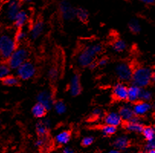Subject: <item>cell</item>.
Returning a JSON list of instances; mask_svg holds the SVG:
<instances>
[{"label":"cell","mask_w":155,"mask_h":153,"mask_svg":"<svg viewBox=\"0 0 155 153\" xmlns=\"http://www.w3.org/2000/svg\"><path fill=\"white\" fill-rule=\"evenodd\" d=\"M142 135L144 137V139L147 141L151 140L152 139L155 137V130L154 128L150 127V126H146L144 127V129L142 131Z\"/></svg>","instance_id":"24"},{"label":"cell","mask_w":155,"mask_h":153,"mask_svg":"<svg viewBox=\"0 0 155 153\" xmlns=\"http://www.w3.org/2000/svg\"><path fill=\"white\" fill-rule=\"evenodd\" d=\"M125 129L128 132H136V133H141L144 129V126H143L139 117L134 116L129 122L126 123L125 124Z\"/></svg>","instance_id":"10"},{"label":"cell","mask_w":155,"mask_h":153,"mask_svg":"<svg viewBox=\"0 0 155 153\" xmlns=\"http://www.w3.org/2000/svg\"><path fill=\"white\" fill-rule=\"evenodd\" d=\"M108 61H109V59H107L106 57H102V58H101V59L98 61L97 64L99 67H104V66H106V64H108Z\"/></svg>","instance_id":"37"},{"label":"cell","mask_w":155,"mask_h":153,"mask_svg":"<svg viewBox=\"0 0 155 153\" xmlns=\"http://www.w3.org/2000/svg\"><path fill=\"white\" fill-rule=\"evenodd\" d=\"M44 31V23L42 21L36 22L31 29L30 35L33 40H35L41 35Z\"/></svg>","instance_id":"18"},{"label":"cell","mask_w":155,"mask_h":153,"mask_svg":"<svg viewBox=\"0 0 155 153\" xmlns=\"http://www.w3.org/2000/svg\"><path fill=\"white\" fill-rule=\"evenodd\" d=\"M93 142H94V138L93 136H86L82 140V145L83 146H90L93 143Z\"/></svg>","instance_id":"35"},{"label":"cell","mask_w":155,"mask_h":153,"mask_svg":"<svg viewBox=\"0 0 155 153\" xmlns=\"http://www.w3.org/2000/svg\"><path fill=\"white\" fill-rule=\"evenodd\" d=\"M33 0H18L19 2H23V3H28V2H31Z\"/></svg>","instance_id":"43"},{"label":"cell","mask_w":155,"mask_h":153,"mask_svg":"<svg viewBox=\"0 0 155 153\" xmlns=\"http://www.w3.org/2000/svg\"><path fill=\"white\" fill-rule=\"evenodd\" d=\"M43 122H44V123H45V126H46L47 127L50 129V128H51V120H50L49 119H45V120H43Z\"/></svg>","instance_id":"40"},{"label":"cell","mask_w":155,"mask_h":153,"mask_svg":"<svg viewBox=\"0 0 155 153\" xmlns=\"http://www.w3.org/2000/svg\"><path fill=\"white\" fill-rule=\"evenodd\" d=\"M140 153H148V152H147V151H141V152H140Z\"/></svg>","instance_id":"48"},{"label":"cell","mask_w":155,"mask_h":153,"mask_svg":"<svg viewBox=\"0 0 155 153\" xmlns=\"http://www.w3.org/2000/svg\"><path fill=\"white\" fill-rule=\"evenodd\" d=\"M154 130H155V128H154Z\"/></svg>","instance_id":"49"},{"label":"cell","mask_w":155,"mask_h":153,"mask_svg":"<svg viewBox=\"0 0 155 153\" xmlns=\"http://www.w3.org/2000/svg\"><path fill=\"white\" fill-rule=\"evenodd\" d=\"M16 73L18 78L27 80L31 79L35 75L36 67L33 63L27 61L16 70Z\"/></svg>","instance_id":"5"},{"label":"cell","mask_w":155,"mask_h":153,"mask_svg":"<svg viewBox=\"0 0 155 153\" xmlns=\"http://www.w3.org/2000/svg\"><path fill=\"white\" fill-rule=\"evenodd\" d=\"M128 29L134 34H138L141 30V25L137 19H131L128 22Z\"/></svg>","instance_id":"23"},{"label":"cell","mask_w":155,"mask_h":153,"mask_svg":"<svg viewBox=\"0 0 155 153\" xmlns=\"http://www.w3.org/2000/svg\"><path fill=\"white\" fill-rule=\"evenodd\" d=\"M54 107L56 113L59 115L64 114L67 111V106L62 100H58L56 103H54Z\"/></svg>","instance_id":"30"},{"label":"cell","mask_w":155,"mask_h":153,"mask_svg":"<svg viewBox=\"0 0 155 153\" xmlns=\"http://www.w3.org/2000/svg\"><path fill=\"white\" fill-rule=\"evenodd\" d=\"M48 130H49V129L45 126L43 120L39 121L36 124V132H37L38 135L40 137H45L47 136V134L48 133Z\"/></svg>","instance_id":"22"},{"label":"cell","mask_w":155,"mask_h":153,"mask_svg":"<svg viewBox=\"0 0 155 153\" xmlns=\"http://www.w3.org/2000/svg\"><path fill=\"white\" fill-rule=\"evenodd\" d=\"M92 116L96 119H101L104 117V113L101 109L96 108L92 112Z\"/></svg>","instance_id":"34"},{"label":"cell","mask_w":155,"mask_h":153,"mask_svg":"<svg viewBox=\"0 0 155 153\" xmlns=\"http://www.w3.org/2000/svg\"><path fill=\"white\" fill-rule=\"evenodd\" d=\"M97 66H98L97 62H96V61H94V62L92 63V64H90V67H90V69H95L96 67H97Z\"/></svg>","instance_id":"42"},{"label":"cell","mask_w":155,"mask_h":153,"mask_svg":"<svg viewBox=\"0 0 155 153\" xmlns=\"http://www.w3.org/2000/svg\"><path fill=\"white\" fill-rule=\"evenodd\" d=\"M82 87L80 83V76L78 73H75L72 76L70 83V93L73 97H77L81 93Z\"/></svg>","instance_id":"13"},{"label":"cell","mask_w":155,"mask_h":153,"mask_svg":"<svg viewBox=\"0 0 155 153\" xmlns=\"http://www.w3.org/2000/svg\"><path fill=\"white\" fill-rule=\"evenodd\" d=\"M129 139L126 136H121L117 137L113 142L115 148L118 150H124L129 145Z\"/></svg>","instance_id":"19"},{"label":"cell","mask_w":155,"mask_h":153,"mask_svg":"<svg viewBox=\"0 0 155 153\" xmlns=\"http://www.w3.org/2000/svg\"><path fill=\"white\" fill-rule=\"evenodd\" d=\"M26 36H27V34L25 31L21 30V29H19L18 32H16L15 35V40L16 43H20L22 41H24L26 38Z\"/></svg>","instance_id":"32"},{"label":"cell","mask_w":155,"mask_h":153,"mask_svg":"<svg viewBox=\"0 0 155 153\" xmlns=\"http://www.w3.org/2000/svg\"><path fill=\"white\" fill-rule=\"evenodd\" d=\"M71 139V133L69 131H62L58 133L55 137V141L59 145H65L67 144Z\"/></svg>","instance_id":"20"},{"label":"cell","mask_w":155,"mask_h":153,"mask_svg":"<svg viewBox=\"0 0 155 153\" xmlns=\"http://www.w3.org/2000/svg\"><path fill=\"white\" fill-rule=\"evenodd\" d=\"M28 57V51L26 48H17L8 59V65L11 70H17L21 65L27 61Z\"/></svg>","instance_id":"4"},{"label":"cell","mask_w":155,"mask_h":153,"mask_svg":"<svg viewBox=\"0 0 155 153\" xmlns=\"http://www.w3.org/2000/svg\"><path fill=\"white\" fill-rule=\"evenodd\" d=\"M145 149L147 151L155 149V137L152 139L151 140L147 141V144L145 145Z\"/></svg>","instance_id":"36"},{"label":"cell","mask_w":155,"mask_h":153,"mask_svg":"<svg viewBox=\"0 0 155 153\" xmlns=\"http://www.w3.org/2000/svg\"><path fill=\"white\" fill-rule=\"evenodd\" d=\"M102 51V46L99 44H94L86 47L77 57V62L80 67H90L95 61V57Z\"/></svg>","instance_id":"1"},{"label":"cell","mask_w":155,"mask_h":153,"mask_svg":"<svg viewBox=\"0 0 155 153\" xmlns=\"http://www.w3.org/2000/svg\"><path fill=\"white\" fill-rule=\"evenodd\" d=\"M109 153H121V152H120L119 150H118V149H116V148H115V149L111 150V151H109Z\"/></svg>","instance_id":"44"},{"label":"cell","mask_w":155,"mask_h":153,"mask_svg":"<svg viewBox=\"0 0 155 153\" xmlns=\"http://www.w3.org/2000/svg\"><path fill=\"white\" fill-rule=\"evenodd\" d=\"M152 94L151 91L148 90H141V96H140V100L144 101V102H148L152 99Z\"/></svg>","instance_id":"31"},{"label":"cell","mask_w":155,"mask_h":153,"mask_svg":"<svg viewBox=\"0 0 155 153\" xmlns=\"http://www.w3.org/2000/svg\"><path fill=\"white\" fill-rule=\"evenodd\" d=\"M77 18L82 22H87L89 19V13L83 8H77Z\"/></svg>","instance_id":"27"},{"label":"cell","mask_w":155,"mask_h":153,"mask_svg":"<svg viewBox=\"0 0 155 153\" xmlns=\"http://www.w3.org/2000/svg\"><path fill=\"white\" fill-rule=\"evenodd\" d=\"M28 19V15L27 12H25V10H21L14 20L15 26L17 29H21V28L25 25Z\"/></svg>","instance_id":"17"},{"label":"cell","mask_w":155,"mask_h":153,"mask_svg":"<svg viewBox=\"0 0 155 153\" xmlns=\"http://www.w3.org/2000/svg\"><path fill=\"white\" fill-rule=\"evenodd\" d=\"M46 108L41 104H38V103H37L34 106L31 110L32 114L36 118H42V117H44L46 114Z\"/></svg>","instance_id":"21"},{"label":"cell","mask_w":155,"mask_h":153,"mask_svg":"<svg viewBox=\"0 0 155 153\" xmlns=\"http://www.w3.org/2000/svg\"><path fill=\"white\" fill-rule=\"evenodd\" d=\"M118 113H119L120 117H122V120L127 122V123L129 122L135 116L134 111H133V107H131L130 105L122 106L120 108Z\"/></svg>","instance_id":"15"},{"label":"cell","mask_w":155,"mask_h":153,"mask_svg":"<svg viewBox=\"0 0 155 153\" xmlns=\"http://www.w3.org/2000/svg\"><path fill=\"white\" fill-rule=\"evenodd\" d=\"M148 153H155V149H153V150H150V151H147Z\"/></svg>","instance_id":"46"},{"label":"cell","mask_w":155,"mask_h":153,"mask_svg":"<svg viewBox=\"0 0 155 153\" xmlns=\"http://www.w3.org/2000/svg\"><path fill=\"white\" fill-rule=\"evenodd\" d=\"M152 72L147 67H138L133 72L131 82L132 85L140 88H144L148 86L151 82Z\"/></svg>","instance_id":"2"},{"label":"cell","mask_w":155,"mask_h":153,"mask_svg":"<svg viewBox=\"0 0 155 153\" xmlns=\"http://www.w3.org/2000/svg\"><path fill=\"white\" fill-rule=\"evenodd\" d=\"M122 121L123 120H122V117H120L119 113H116V112H111L104 117L105 123L106 125H109V126L117 127L122 124Z\"/></svg>","instance_id":"14"},{"label":"cell","mask_w":155,"mask_h":153,"mask_svg":"<svg viewBox=\"0 0 155 153\" xmlns=\"http://www.w3.org/2000/svg\"><path fill=\"white\" fill-rule=\"evenodd\" d=\"M45 144V137H40L39 139H38L35 142V145L37 147H41L43 146Z\"/></svg>","instance_id":"38"},{"label":"cell","mask_w":155,"mask_h":153,"mask_svg":"<svg viewBox=\"0 0 155 153\" xmlns=\"http://www.w3.org/2000/svg\"><path fill=\"white\" fill-rule=\"evenodd\" d=\"M132 67L126 62H120L115 67V73L118 78L123 82L131 80L133 75Z\"/></svg>","instance_id":"6"},{"label":"cell","mask_w":155,"mask_h":153,"mask_svg":"<svg viewBox=\"0 0 155 153\" xmlns=\"http://www.w3.org/2000/svg\"><path fill=\"white\" fill-rule=\"evenodd\" d=\"M116 127L112 126H109V125H105L101 129V132H102V135L105 136H110L114 135L116 132Z\"/></svg>","instance_id":"28"},{"label":"cell","mask_w":155,"mask_h":153,"mask_svg":"<svg viewBox=\"0 0 155 153\" xmlns=\"http://www.w3.org/2000/svg\"><path fill=\"white\" fill-rule=\"evenodd\" d=\"M152 107H153V110H155V100L153 101V106H152Z\"/></svg>","instance_id":"47"},{"label":"cell","mask_w":155,"mask_h":153,"mask_svg":"<svg viewBox=\"0 0 155 153\" xmlns=\"http://www.w3.org/2000/svg\"><path fill=\"white\" fill-rule=\"evenodd\" d=\"M59 12L62 19L66 21H71L77 17V8L67 0H62L59 3Z\"/></svg>","instance_id":"7"},{"label":"cell","mask_w":155,"mask_h":153,"mask_svg":"<svg viewBox=\"0 0 155 153\" xmlns=\"http://www.w3.org/2000/svg\"><path fill=\"white\" fill-rule=\"evenodd\" d=\"M20 11V2L16 0H12L8 2L7 6V17L9 20L14 22L15 19Z\"/></svg>","instance_id":"12"},{"label":"cell","mask_w":155,"mask_h":153,"mask_svg":"<svg viewBox=\"0 0 155 153\" xmlns=\"http://www.w3.org/2000/svg\"><path fill=\"white\" fill-rule=\"evenodd\" d=\"M127 48V44L122 39H118L112 45V49L116 52H122Z\"/></svg>","instance_id":"26"},{"label":"cell","mask_w":155,"mask_h":153,"mask_svg":"<svg viewBox=\"0 0 155 153\" xmlns=\"http://www.w3.org/2000/svg\"><path fill=\"white\" fill-rule=\"evenodd\" d=\"M11 68L8 64H0V80H3L6 76H9Z\"/></svg>","instance_id":"29"},{"label":"cell","mask_w":155,"mask_h":153,"mask_svg":"<svg viewBox=\"0 0 155 153\" xmlns=\"http://www.w3.org/2000/svg\"><path fill=\"white\" fill-rule=\"evenodd\" d=\"M139 2L142 3L146 4V5H153L155 4V0H138Z\"/></svg>","instance_id":"39"},{"label":"cell","mask_w":155,"mask_h":153,"mask_svg":"<svg viewBox=\"0 0 155 153\" xmlns=\"http://www.w3.org/2000/svg\"><path fill=\"white\" fill-rule=\"evenodd\" d=\"M48 76L51 80H55L58 77V70L56 67H53L48 70Z\"/></svg>","instance_id":"33"},{"label":"cell","mask_w":155,"mask_h":153,"mask_svg":"<svg viewBox=\"0 0 155 153\" xmlns=\"http://www.w3.org/2000/svg\"><path fill=\"white\" fill-rule=\"evenodd\" d=\"M2 83L5 86L14 87L18 84L19 80H18V77H17V76H13V75H9V76H6L5 79L2 80Z\"/></svg>","instance_id":"25"},{"label":"cell","mask_w":155,"mask_h":153,"mask_svg":"<svg viewBox=\"0 0 155 153\" xmlns=\"http://www.w3.org/2000/svg\"><path fill=\"white\" fill-rule=\"evenodd\" d=\"M63 153H74V151L71 147H66V148H64Z\"/></svg>","instance_id":"41"},{"label":"cell","mask_w":155,"mask_h":153,"mask_svg":"<svg viewBox=\"0 0 155 153\" xmlns=\"http://www.w3.org/2000/svg\"><path fill=\"white\" fill-rule=\"evenodd\" d=\"M128 87L122 83H118L114 86L112 94L115 100L120 101L128 100Z\"/></svg>","instance_id":"9"},{"label":"cell","mask_w":155,"mask_h":153,"mask_svg":"<svg viewBox=\"0 0 155 153\" xmlns=\"http://www.w3.org/2000/svg\"><path fill=\"white\" fill-rule=\"evenodd\" d=\"M151 81H153L155 83V72L152 73V76H151Z\"/></svg>","instance_id":"45"},{"label":"cell","mask_w":155,"mask_h":153,"mask_svg":"<svg viewBox=\"0 0 155 153\" xmlns=\"http://www.w3.org/2000/svg\"><path fill=\"white\" fill-rule=\"evenodd\" d=\"M141 88L138 87L134 85H131L128 87V100L131 103H136L140 100Z\"/></svg>","instance_id":"16"},{"label":"cell","mask_w":155,"mask_h":153,"mask_svg":"<svg viewBox=\"0 0 155 153\" xmlns=\"http://www.w3.org/2000/svg\"><path fill=\"white\" fill-rule=\"evenodd\" d=\"M15 38L8 34H3L0 36V57L8 60L10 56L17 49Z\"/></svg>","instance_id":"3"},{"label":"cell","mask_w":155,"mask_h":153,"mask_svg":"<svg viewBox=\"0 0 155 153\" xmlns=\"http://www.w3.org/2000/svg\"><path fill=\"white\" fill-rule=\"evenodd\" d=\"M151 108L152 106L148 102L140 100L136 102L133 106V111L136 117H141L147 114Z\"/></svg>","instance_id":"11"},{"label":"cell","mask_w":155,"mask_h":153,"mask_svg":"<svg viewBox=\"0 0 155 153\" xmlns=\"http://www.w3.org/2000/svg\"><path fill=\"white\" fill-rule=\"evenodd\" d=\"M37 101L46 108L47 110H51L54 105V96L49 90H42L38 94Z\"/></svg>","instance_id":"8"}]
</instances>
